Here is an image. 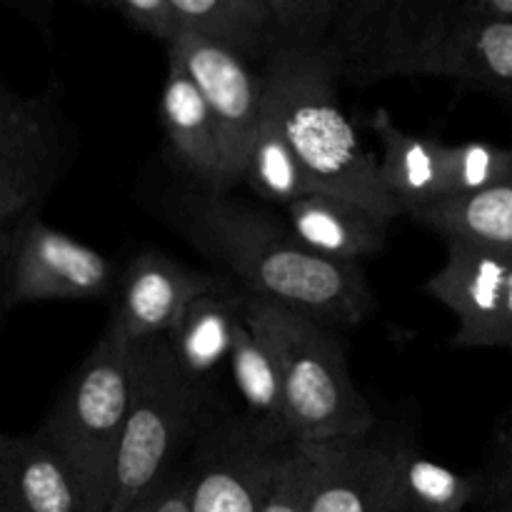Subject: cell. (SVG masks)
I'll return each mask as SVG.
<instances>
[{
  "instance_id": "1",
  "label": "cell",
  "mask_w": 512,
  "mask_h": 512,
  "mask_svg": "<svg viewBox=\"0 0 512 512\" xmlns=\"http://www.w3.org/2000/svg\"><path fill=\"white\" fill-rule=\"evenodd\" d=\"M163 205L175 230L255 298L308 315L333 330L360 325L373 308L358 265L318 258L273 215L203 188L178 190Z\"/></svg>"
},
{
  "instance_id": "2",
  "label": "cell",
  "mask_w": 512,
  "mask_h": 512,
  "mask_svg": "<svg viewBox=\"0 0 512 512\" xmlns=\"http://www.w3.org/2000/svg\"><path fill=\"white\" fill-rule=\"evenodd\" d=\"M263 113L323 193L358 203L390 223L400 213L378 178V160L363 148L340 108L338 68L325 43L293 45L265 58Z\"/></svg>"
},
{
  "instance_id": "3",
  "label": "cell",
  "mask_w": 512,
  "mask_h": 512,
  "mask_svg": "<svg viewBox=\"0 0 512 512\" xmlns=\"http://www.w3.org/2000/svg\"><path fill=\"white\" fill-rule=\"evenodd\" d=\"M243 318L278 365L295 443L365 438L375 425L333 328L243 290Z\"/></svg>"
},
{
  "instance_id": "4",
  "label": "cell",
  "mask_w": 512,
  "mask_h": 512,
  "mask_svg": "<svg viewBox=\"0 0 512 512\" xmlns=\"http://www.w3.org/2000/svg\"><path fill=\"white\" fill-rule=\"evenodd\" d=\"M210 408V388L180 368L168 335L133 343L128 415L105 512H128L153 493L178 468L180 450Z\"/></svg>"
},
{
  "instance_id": "5",
  "label": "cell",
  "mask_w": 512,
  "mask_h": 512,
  "mask_svg": "<svg viewBox=\"0 0 512 512\" xmlns=\"http://www.w3.org/2000/svg\"><path fill=\"white\" fill-rule=\"evenodd\" d=\"M133 343L105 330L45 415L38 433L73 475L85 512H105L130 400Z\"/></svg>"
},
{
  "instance_id": "6",
  "label": "cell",
  "mask_w": 512,
  "mask_h": 512,
  "mask_svg": "<svg viewBox=\"0 0 512 512\" xmlns=\"http://www.w3.org/2000/svg\"><path fill=\"white\" fill-rule=\"evenodd\" d=\"M463 20L465 0H355L338 3L323 43L338 78L348 83L445 80L450 45Z\"/></svg>"
},
{
  "instance_id": "7",
  "label": "cell",
  "mask_w": 512,
  "mask_h": 512,
  "mask_svg": "<svg viewBox=\"0 0 512 512\" xmlns=\"http://www.w3.org/2000/svg\"><path fill=\"white\" fill-rule=\"evenodd\" d=\"M108 8L165 45L200 35L243 58H268L293 45L323 43L338 0H113Z\"/></svg>"
},
{
  "instance_id": "8",
  "label": "cell",
  "mask_w": 512,
  "mask_h": 512,
  "mask_svg": "<svg viewBox=\"0 0 512 512\" xmlns=\"http://www.w3.org/2000/svg\"><path fill=\"white\" fill-rule=\"evenodd\" d=\"M295 445L243 413L220 415L210 408L185 465L190 512H260Z\"/></svg>"
},
{
  "instance_id": "9",
  "label": "cell",
  "mask_w": 512,
  "mask_h": 512,
  "mask_svg": "<svg viewBox=\"0 0 512 512\" xmlns=\"http://www.w3.org/2000/svg\"><path fill=\"white\" fill-rule=\"evenodd\" d=\"M113 288V263L98 250L50 228L38 213H28L10 228L8 310L48 300H98Z\"/></svg>"
},
{
  "instance_id": "10",
  "label": "cell",
  "mask_w": 512,
  "mask_h": 512,
  "mask_svg": "<svg viewBox=\"0 0 512 512\" xmlns=\"http://www.w3.org/2000/svg\"><path fill=\"white\" fill-rule=\"evenodd\" d=\"M63 163V128L50 98L20 95L0 80V228L35 213Z\"/></svg>"
},
{
  "instance_id": "11",
  "label": "cell",
  "mask_w": 512,
  "mask_h": 512,
  "mask_svg": "<svg viewBox=\"0 0 512 512\" xmlns=\"http://www.w3.org/2000/svg\"><path fill=\"white\" fill-rule=\"evenodd\" d=\"M425 290L458 320L455 348L512 350V253L445 240V263Z\"/></svg>"
},
{
  "instance_id": "12",
  "label": "cell",
  "mask_w": 512,
  "mask_h": 512,
  "mask_svg": "<svg viewBox=\"0 0 512 512\" xmlns=\"http://www.w3.org/2000/svg\"><path fill=\"white\" fill-rule=\"evenodd\" d=\"M168 60L198 88L213 115L220 153L230 183L243 180L245 158L263 115V80L243 55L200 35H180L168 43Z\"/></svg>"
},
{
  "instance_id": "13",
  "label": "cell",
  "mask_w": 512,
  "mask_h": 512,
  "mask_svg": "<svg viewBox=\"0 0 512 512\" xmlns=\"http://www.w3.org/2000/svg\"><path fill=\"white\" fill-rule=\"evenodd\" d=\"M220 283L223 278L185 268L160 250H143L120 278L118 305L108 330L125 343L170 335L188 305Z\"/></svg>"
},
{
  "instance_id": "14",
  "label": "cell",
  "mask_w": 512,
  "mask_h": 512,
  "mask_svg": "<svg viewBox=\"0 0 512 512\" xmlns=\"http://www.w3.org/2000/svg\"><path fill=\"white\" fill-rule=\"evenodd\" d=\"M298 445L308 460L305 512H390L388 445L368 435Z\"/></svg>"
},
{
  "instance_id": "15",
  "label": "cell",
  "mask_w": 512,
  "mask_h": 512,
  "mask_svg": "<svg viewBox=\"0 0 512 512\" xmlns=\"http://www.w3.org/2000/svg\"><path fill=\"white\" fill-rule=\"evenodd\" d=\"M0 508L5 512H85L83 495L40 433L0 430Z\"/></svg>"
},
{
  "instance_id": "16",
  "label": "cell",
  "mask_w": 512,
  "mask_h": 512,
  "mask_svg": "<svg viewBox=\"0 0 512 512\" xmlns=\"http://www.w3.org/2000/svg\"><path fill=\"white\" fill-rule=\"evenodd\" d=\"M160 118L170 155L195 180V188L228 193L233 183L225 170L213 115L200 98L198 88L173 60H168L160 95Z\"/></svg>"
},
{
  "instance_id": "17",
  "label": "cell",
  "mask_w": 512,
  "mask_h": 512,
  "mask_svg": "<svg viewBox=\"0 0 512 512\" xmlns=\"http://www.w3.org/2000/svg\"><path fill=\"white\" fill-rule=\"evenodd\" d=\"M288 230L305 250L333 263L358 265L380 253L388 223L368 208L333 193H310L285 208Z\"/></svg>"
},
{
  "instance_id": "18",
  "label": "cell",
  "mask_w": 512,
  "mask_h": 512,
  "mask_svg": "<svg viewBox=\"0 0 512 512\" xmlns=\"http://www.w3.org/2000/svg\"><path fill=\"white\" fill-rule=\"evenodd\" d=\"M370 128L383 145V158L378 160V178L388 198L400 213L423 208L445 198L443 185V145L435 138L405 133L398 128L393 115L378 108L370 118Z\"/></svg>"
},
{
  "instance_id": "19",
  "label": "cell",
  "mask_w": 512,
  "mask_h": 512,
  "mask_svg": "<svg viewBox=\"0 0 512 512\" xmlns=\"http://www.w3.org/2000/svg\"><path fill=\"white\" fill-rule=\"evenodd\" d=\"M240 310L243 288L223 278L218 288L203 293L188 305L178 328L168 335L180 368L195 383L208 388L210 373L228 363Z\"/></svg>"
},
{
  "instance_id": "20",
  "label": "cell",
  "mask_w": 512,
  "mask_h": 512,
  "mask_svg": "<svg viewBox=\"0 0 512 512\" xmlns=\"http://www.w3.org/2000/svg\"><path fill=\"white\" fill-rule=\"evenodd\" d=\"M445 80L512 100V20H485L483 0H465Z\"/></svg>"
},
{
  "instance_id": "21",
  "label": "cell",
  "mask_w": 512,
  "mask_h": 512,
  "mask_svg": "<svg viewBox=\"0 0 512 512\" xmlns=\"http://www.w3.org/2000/svg\"><path fill=\"white\" fill-rule=\"evenodd\" d=\"M405 215L443 240L512 253V180L478 193L448 195Z\"/></svg>"
},
{
  "instance_id": "22",
  "label": "cell",
  "mask_w": 512,
  "mask_h": 512,
  "mask_svg": "<svg viewBox=\"0 0 512 512\" xmlns=\"http://www.w3.org/2000/svg\"><path fill=\"white\" fill-rule=\"evenodd\" d=\"M390 512H465L478 498V475L455 473L413 443L388 445Z\"/></svg>"
},
{
  "instance_id": "23",
  "label": "cell",
  "mask_w": 512,
  "mask_h": 512,
  "mask_svg": "<svg viewBox=\"0 0 512 512\" xmlns=\"http://www.w3.org/2000/svg\"><path fill=\"white\" fill-rule=\"evenodd\" d=\"M228 363L235 388H238L240 398H243L245 418H250L255 425L270 430V433L295 440L290 435L288 418H285V400L278 365H275L273 355L265 348L263 340L245 323L243 310H240V318L235 323L233 348H230Z\"/></svg>"
},
{
  "instance_id": "24",
  "label": "cell",
  "mask_w": 512,
  "mask_h": 512,
  "mask_svg": "<svg viewBox=\"0 0 512 512\" xmlns=\"http://www.w3.org/2000/svg\"><path fill=\"white\" fill-rule=\"evenodd\" d=\"M240 183H248L253 193H258L268 203L283 205V208L305 195L318 193L310 175L295 158L288 140L280 135V130L265 113L260 115V125L250 143Z\"/></svg>"
},
{
  "instance_id": "25",
  "label": "cell",
  "mask_w": 512,
  "mask_h": 512,
  "mask_svg": "<svg viewBox=\"0 0 512 512\" xmlns=\"http://www.w3.org/2000/svg\"><path fill=\"white\" fill-rule=\"evenodd\" d=\"M508 180H512V148L483 140L443 145L445 198L478 193Z\"/></svg>"
},
{
  "instance_id": "26",
  "label": "cell",
  "mask_w": 512,
  "mask_h": 512,
  "mask_svg": "<svg viewBox=\"0 0 512 512\" xmlns=\"http://www.w3.org/2000/svg\"><path fill=\"white\" fill-rule=\"evenodd\" d=\"M478 498L485 512H512V408L495 423L478 473Z\"/></svg>"
},
{
  "instance_id": "27",
  "label": "cell",
  "mask_w": 512,
  "mask_h": 512,
  "mask_svg": "<svg viewBox=\"0 0 512 512\" xmlns=\"http://www.w3.org/2000/svg\"><path fill=\"white\" fill-rule=\"evenodd\" d=\"M305 493H308V460L300 445H295L268 503L260 512H305Z\"/></svg>"
},
{
  "instance_id": "28",
  "label": "cell",
  "mask_w": 512,
  "mask_h": 512,
  "mask_svg": "<svg viewBox=\"0 0 512 512\" xmlns=\"http://www.w3.org/2000/svg\"><path fill=\"white\" fill-rule=\"evenodd\" d=\"M128 512H190L188 475H185V468H175L153 493L145 495Z\"/></svg>"
},
{
  "instance_id": "29",
  "label": "cell",
  "mask_w": 512,
  "mask_h": 512,
  "mask_svg": "<svg viewBox=\"0 0 512 512\" xmlns=\"http://www.w3.org/2000/svg\"><path fill=\"white\" fill-rule=\"evenodd\" d=\"M8 258H10V228H0V313L8 310L5 288H8Z\"/></svg>"
},
{
  "instance_id": "30",
  "label": "cell",
  "mask_w": 512,
  "mask_h": 512,
  "mask_svg": "<svg viewBox=\"0 0 512 512\" xmlns=\"http://www.w3.org/2000/svg\"><path fill=\"white\" fill-rule=\"evenodd\" d=\"M0 512H5V510H3V508H0Z\"/></svg>"
}]
</instances>
